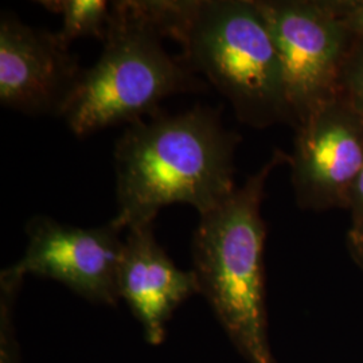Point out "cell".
I'll return each instance as SVG.
<instances>
[{
    "label": "cell",
    "mask_w": 363,
    "mask_h": 363,
    "mask_svg": "<svg viewBox=\"0 0 363 363\" xmlns=\"http://www.w3.org/2000/svg\"><path fill=\"white\" fill-rule=\"evenodd\" d=\"M240 136L220 109L206 105L181 113L159 112L127 125L115 145L117 214L121 230L154 223L174 203L203 214L233 193Z\"/></svg>",
    "instance_id": "6da1fadb"
},
{
    "label": "cell",
    "mask_w": 363,
    "mask_h": 363,
    "mask_svg": "<svg viewBox=\"0 0 363 363\" xmlns=\"http://www.w3.org/2000/svg\"><path fill=\"white\" fill-rule=\"evenodd\" d=\"M163 33L181 46L179 60L255 128L294 125L280 55L253 0L144 1Z\"/></svg>",
    "instance_id": "7a4b0ae2"
},
{
    "label": "cell",
    "mask_w": 363,
    "mask_h": 363,
    "mask_svg": "<svg viewBox=\"0 0 363 363\" xmlns=\"http://www.w3.org/2000/svg\"><path fill=\"white\" fill-rule=\"evenodd\" d=\"M291 163L276 150L217 208L199 214L191 255L199 294L208 300L223 331L247 363H276L268 335L261 217L265 184L274 169Z\"/></svg>",
    "instance_id": "3957f363"
},
{
    "label": "cell",
    "mask_w": 363,
    "mask_h": 363,
    "mask_svg": "<svg viewBox=\"0 0 363 363\" xmlns=\"http://www.w3.org/2000/svg\"><path fill=\"white\" fill-rule=\"evenodd\" d=\"M160 31L144 0L112 1L99 61L84 69L66 108V124L78 138L118 124L154 116L160 103L179 93L208 88L163 46Z\"/></svg>",
    "instance_id": "277c9868"
},
{
    "label": "cell",
    "mask_w": 363,
    "mask_h": 363,
    "mask_svg": "<svg viewBox=\"0 0 363 363\" xmlns=\"http://www.w3.org/2000/svg\"><path fill=\"white\" fill-rule=\"evenodd\" d=\"M280 55L295 128L340 93V78L355 39L335 1H257Z\"/></svg>",
    "instance_id": "5b68a950"
},
{
    "label": "cell",
    "mask_w": 363,
    "mask_h": 363,
    "mask_svg": "<svg viewBox=\"0 0 363 363\" xmlns=\"http://www.w3.org/2000/svg\"><path fill=\"white\" fill-rule=\"evenodd\" d=\"M291 178L301 208H349L363 167V118L339 93L296 127Z\"/></svg>",
    "instance_id": "8992f818"
},
{
    "label": "cell",
    "mask_w": 363,
    "mask_h": 363,
    "mask_svg": "<svg viewBox=\"0 0 363 363\" xmlns=\"http://www.w3.org/2000/svg\"><path fill=\"white\" fill-rule=\"evenodd\" d=\"M26 233V253L13 271L52 279L89 301L116 306L124 241L112 220L85 229L35 216L27 222Z\"/></svg>",
    "instance_id": "52a82bcc"
},
{
    "label": "cell",
    "mask_w": 363,
    "mask_h": 363,
    "mask_svg": "<svg viewBox=\"0 0 363 363\" xmlns=\"http://www.w3.org/2000/svg\"><path fill=\"white\" fill-rule=\"evenodd\" d=\"M84 69L55 33L27 26L16 15L0 18V103L28 116H61Z\"/></svg>",
    "instance_id": "ba28073f"
},
{
    "label": "cell",
    "mask_w": 363,
    "mask_h": 363,
    "mask_svg": "<svg viewBox=\"0 0 363 363\" xmlns=\"http://www.w3.org/2000/svg\"><path fill=\"white\" fill-rule=\"evenodd\" d=\"M118 267V295L143 325L148 343L160 345L175 310L199 294L193 271H182L154 235V223L127 230Z\"/></svg>",
    "instance_id": "9c48e42d"
},
{
    "label": "cell",
    "mask_w": 363,
    "mask_h": 363,
    "mask_svg": "<svg viewBox=\"0 0 363 363\" xmlns=\"http://www.w3.org/2000/svg\"><path fill=\"white\" fill-rule=\"evenodd\" d=\"M42 7L62 16L57 38L69 46L79 38L104 40L111 19L112 1L105 0H42Z\"/></svg>",
    "instance_id": "30bf717a"
},
{
    "label": "cell",
    "mask_w": 363,
    "mask_h": 363,
    "mask_svg": "<svg viewBox=\"0 0 363 363\" xmlns=\"http://www.w3.org/2000/svg\"><path fill=\"white\" fill-rule=\"evenodd\" d=\"M340 93L363 118V43L357 40L343 67Z\"/></svg>",
    "instance_id": "8fae6325"
},
{
    "label": "cell",
    "mask_w": 363,
    "mask_h": 363,
    "mask_svg": "<svg viewBox=\"0 0 363 363\" xmlns=\"http://www.w3.org/2000/svg\"><path fill=\"white\" fill-rule=\"evenodd\" d=\"M337 13L346 28L359 43H363V0L359 1H335Z\"/></svg>",
    "instance_id": "7c38bea8"
},
{
    "label": "cell",
    "mask_w": 363,
    "mask_h": 363,
    "mask_svg": "<svg viewBox=\"0 0 363 363\" xmlns=\"http://www.w3.org/2000/svg\"><path fill=\"white\" fill-rule=\"evenodd\" d=\"M350 211L351 225H359L363 222V167L354 183L352 191H351L349 208Z\"/></svg>",
    "instance_id": "4fadbf2b"
},
{
    "label": "cell",
    "mask_w": 363,
    "mask_h": 363,
    "mask_svg": "<svg viewBox=\"0 0 363 363\" xmlns=\"http://www.w3.org/2000/svg\"><path fill=\"white\" fill-rule=\"evenodd\" d=\"M347 247L351 259L363 269V222L359 225H351L347 233Z\"/></svg>",
    "instance_id": "5bb4252c"
}]
</instances>
